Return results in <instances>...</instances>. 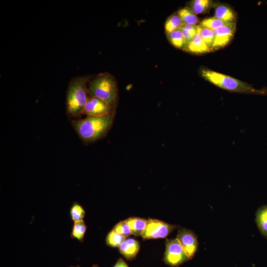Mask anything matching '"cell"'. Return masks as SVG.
Returning <instances> with one entry per match:
<instances>
[{
    "label": "cell",
    "mask_w": 267,
    "mask_h": 267,
    "mask_svg": "<svg viewBox=\"0 0 267 267\" xmlns=\"http://www.w3.org/2000/svg\"><path fill=\"white\" fill-rule=\"evenodd\" d=\"M167 35L169 42L173 46L177 48L184 49L186 45L185 41L180 28Z\"/></svg>",
    "instance_id": "9a60e30c"
},
{
    "label": "cell",
    "mask_w": 267,
    "mask_h": 267,
    "mask_svg": "<svg viewBox=\"0 0 267 267\" xmlns=\"http://www.w3.org/2000/svg\"><path fill=\"white\" fill-rule=\"evenodd\" d=\"M79 267V266H76V267L71 266V267Z\"/></svg>",
    "instance_id": "83f0119b"
},
{
    "label": "cell",
    "mask_w": 267,
    "mask_h": 267,
    "mask_svg": "<svg viewBox=\"0 0 267 267\" xmlns=\"http://www.w3.org/2000/svg\"><path fill=\"white\" fill-rule=\"evenodd\" d=\"M201 36L204 42L210 49L212 51L215 39V32L211 29L202 27L199 25Z\"/></svg>",
    "instance_id": "cb8c5ba5"
},
{
    "label": "cell",
    "mask_w": 267,
    "mask_h": 267,
    "mask_svg": "<svg viewBox=\"0 0 267 267\" xmlns=\"http://www.w3.org/2000/svg\"><path fill=\"white\" fill-rule=\"evenodd\" d=\"M184 50L194 54H203L211 51L203 40L198 25V32L193 39L185 47Z\"/></svg>",
    "instance_id": "8fae6325"
},
{
    "label": "cell",
    "mask_w": 267,
    "mask_h": 267,
    "mask_svg": "<svg viewBox=\"0 0 267 267\" xmlns=\"http://www.w3.org/2000/svg\"><path fill=\"white\" fill-rule=\"evenodd\" d=\"M189 260L182 246L177 238L167 240L164 261L171 267H178Z\"/></svg>",
    "instance_id": "5b68a950"
},
{
    "label": "cell",
    "mask_w": 267,
    "mask_h": 267,
    "mask_svg": "<svg viewBox=\"0 0 267 267\" xmlns=\"http://www.w3.org/2000/svg\"><path fill=\"white\" fill-rule=\"evenodd\" d=\"M177 239L189 260L191 259L196 252L198 247V241L195 235L189 230L182 228L178 231Z\"/></svg>",
    "instance_id": "9c48e42d"
},
{
    "label": "cell",
    "mask_w": 267,
    "mask_h": 267,
    "mask_svg": "<svg viewBox=\"0 0 267 267\" xmlns=\"http://www.w3.org/2000/svg\"><path fill=\"white\" fill-rule=\"evenodd\" d=\"M183 24V23L178 13L173 14L168 17L165 24L166 34L179 29Z\"/></svg>",
    "instance_id": "ac0fdd59"
},
{
    "label": "cell",
    "mask_w": 267,
    "mask_h": 267,
    "mask_svg": "<svg viewBox=\"0 0 267 267\" xmlns=\"http://www.w3.org/2000/svg\"><path fill=\"white\" fill-rule=\"evenodd\" d=\"M177 226L155 219L147 220L145 228L142 234L144 239L167 237Z\"/></svg>",
    "instance_id": "8992f818"
},
{
    "label": "cell",
    "mask_w": 267,
    "mask_h": 267,
    "mask_svg": "<svg viewBox=\"0 0 267 267\" xmlns=\"http://www.w3.org/2000/svg\"><path fill=\"white\" fill-rule=\"evenodd\" d=\"M139 250V244L133 238H128L120 245L119 251L127 260H132L135 258Z\"/></svg>",
    "instance_id": "30bf717a"
},
{
    "label": "cell",
    "mask_w": 267,
    "mask_h": 267,
    "mask_svg": "<svg viewBox=\"0 0 267 267\" xmlns=\"http://www.w3.org/2000/svg\"><path fill=\"white\" fill-rule=\"evenodd\" d=\"M215 3L210 0H193L190 2V8L195 14L208 12Z\"/></svg>",
    "instance_id": "5bb4252c"
},
{
    "label": "cell",
    "mask_w": 267,
    "mask_h": 267,
    "mask_svg": "<svg viewBox=\"0 0 267 267\" xmlns=\"http://www.w3.org/2000/svg\"><path fill=\"white\" fill-rule=\"evenodd\" d=\"M113 229L125 237L130 236L132 234L130 227L126 221L119 222L115 225Z\"/></svg>",
    "instance_id": "d4e9b609"
},
{
    "label": "cell",
    "mask_w": 267,
    "mask_h": 267,
    "mask_svg": "<svg viewBox=\"0 0 267 267\" xmlns=\"http://www.w3.org/2000/svg\"><path fill=\"white\" fill-rule=\"evenodd\" d=\"M214 6L215 17L227 23H236V14L231 7L222 3H215Z\"/></svg>",
    "instance_id": "7c38bea8"
},
{
    "label": "cell",
    "mask_w": 267,
    "mask_h": 267,
    "mask_svg": "<svg viewBox=\"0 0 267 267\" xmlns=\"http://www.w3.org/2000/svg\"><path fill=\"white\" fill-rule=\"evenodd\" d=\"M256 222L261 232L267 236V206L263 207L258 210Z\"/></svg>",
    "instance_id": "ffe728a7"
},
{
    "label": "cell",
    "mask_w": 267,
    "mask_h": 267,
    "mask_svg": "<svg viewBox=\"0 0 267 267\" xmlns=\"http://www.w3.org/2000/svg\"><path fill=\"white\" fill-rule=\"evenodd\" d=\"M113 108L107 102L90 96L85 105L83 113L88 116H104L112 114Z\"/></svg>",
    "instance_id": "52a82bcc"
},
{
    "label": "cell",
    "mask_w": 267,
    "mask_h": 267,
    "mask_svg": "<svg viewBox=\"0 0 267 267\" xmlns=\"http://www.w3.org/2000/svg\"><path fill=\"white\" fill-rule=\"evenodd\" d=\"M88 83L86 77H76L70 81L66 98L67 112L69 115L76 117L83 113L90 97Z\"/></svg>",
    "instance_id": "3957f363"
},
{
    "label": "cell",
    "mask_w": 267,
    "mask_h": 267,
    "mask_svg": "<svg viewBox=\"0 0 267 267\" xmlns=\"http://www.w3.org/2000/svg\"><path fill=\"white\" fill-rule=\"evenodd\" d=\"M200 73L205 80L224 90L238 93L267 94V89H256L245 82L210 69L201 68Z\"/></svg>",
    "instance_id": "7a4b0ae2"
},
{
    "label": "cell",
    "mask_w": 267,
    "mask_h": 267,
    "mask_svg": "<svg viewBox=\"0 0 267 267\" xmlns=\"http://www.w3.org/2000/svg\"><path fill=\"white\" fill-rule=\"evenodd\" d=\"M113 119L112 114L100 116H88L85 119L73 121V125L84 141L92 142L107 133Z\"/></svg>",
    "instance_id": "6da1fadb"
},
{
    "label": "cell",
    "mask_w": 267,
    "mask_h": 267,
    "mask_svg": "<svg viewBox=\"0 0 267 267\" xmlns=\"http://www.w3.org/2000/svg\"><path fill=\"white\" fill-rule=\"evenodd\" d=\"M90 96L99 98L111 105H115L118 91L116 81L108 73H100L88 83Z\"/></svg>",
    "instance_id": "277c9868"
},
{
    "label": "cell",
    "mask_w": 267,
    "mask_h": 267,
    "mask_svg": "<svg viewBox=\"0 0 267 267\" xmlns=\"http://www.w3.org/2000/svg\"><path fill=\"white\" fill-rule=\"evenodd\" d=\"M177 13L184 24L196 25L199 21L196 14L189 7H184L179 9Z\"/></svg>",
    "instance_id": "2e32d148"
},
{
    "label": "cell",
    "mask_w": 267,
    "mask_h": 267,
    "mask_svg": "<svg viewBox=\"0 0 267 267\" xmlns=\"http://www.w3.org/2000/svg\"><path fill=\"white\" fill-rule=\"evenodd\" d=\"M87 226L84 221L74 222L71 232V238L83 242Z\"/></svg>",
    "instance_id": "e0dca14e"
},
{
    "label": "cell",
    "mask_w": 267,
    "mask_h": 267,
    "mask_svg": "<svg viewBox=\"0 0 267 267\" xmlns=\"http://www.w3.org/2000/svg\"><path fill=\"white\" fill-rule=\"evenodd\" d=\"M236 23L224 25L215 31V39L212 50H218L227 45L233 38Z\"/></svg>",
    "instance_id": "ba28073f"
},
{
    "label": "cell",
    "mask_w": 267,
    "mask_h": 267,
    "mask_svg": "<svg viewBox=\"0 0 267 267\" xmlns=\"http://www.w3.org/2000/svg\"><path fill=\"white\" fill-rule=\"evenodd\" d=\"M180 29L184 36L186 46L198 33V25L183 23Z\"/></svg>",
    "instance_id": "d6986e66"
},
{
    "label": "cell",
    "mask_w": 267,
    "mask_h": 267,
    "mask_svg": "<svg viewBox=\"0 0 267 267\" xmlns=\"http://www.w3.org/2000/svg\"><path fill=\"white\" fill-rule=\"evenodd\" d=\"M125 237L112 229L107 235L106 243L108 246L112 247H119L125 240Z\"/></svg>",
    "instance_id": "603a6c76"
},
{
    "label": "cell",
    "mask_w": 267,
    "mask_h": 267,
    "mask_svg": "<svg viewBox=\"0 0 267 267\" xmlns=\"http://www.w3.org/2000/svg\"><path fill=\"white\" fill-rule=\"evenodd\" d=\"M126 221L130 227L132 234L136 236L142 235L146 225L147 220L133 217Z\"/></svg>",
    "instance_id": "4fadbf2b"
},
{
    "label": "cell",
    "mask_w": 267,
    "mask_h": 267,
    "mask_svg": "<svg viewBox=\"0 0 267 267\" xmlns=\"http://www.w3.org/2000/svg\"><path fill=\"white\" fill-rule=\"evenodd\" d=\"M92 267H99L97 265H92Z\"/></svg>",
    "instance_id": "4316f807"
},
{
    "label": "cell",
    "mask_w": 267,
    "mask_h": 267,
    "mask_svg": "<svg viewBox=\"0 0 267 267\" xmlns=\"http://www.w3.org/2000/svg\"><path fill=\"white\" fill-rule=\"evenodd\" d=\"M113 267H129L122 258H119Z\"/></svg>",
    "instance_id": "484cf974"
},
{
    "label": "cell",
    "mask_w": 267,
    "mask_h": 267,
    "mask_svg": "<svg viewBox=\"0 0 267 267\" xmlns=\"http://www.w3.org/2000/svg\"><path fill=\"white\" fill-rule=\"evenodd\" d=\"M228 24L231 23L224 22L214 16L203 19L200 22L199 25L202 27L215 31L218 28Z\"/></svg>",
    "instance_id": "44dd1931"
},
{
    "label": "cell",
    "mask_w": 267,
    "mask_h": 267,
    "mask_svg": "<svg viewBox=\"0 0 267 267\" xmlns=\"http://www.w3.org/2000/svg\"><path fill=\"white\" fill-rule=\"evenodd\" d=\"M85 214L84 209L78 202L73 203L70 209V216L74 222L83 221Z\"/></svg>",
    "instance_id": "7402d4cb"
}]
</instances>
